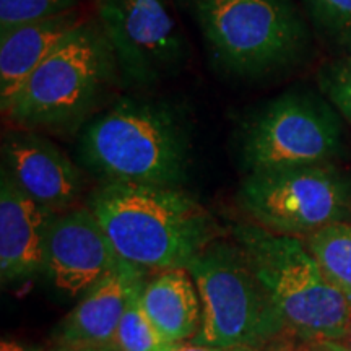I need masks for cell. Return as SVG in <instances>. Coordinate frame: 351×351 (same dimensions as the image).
Listing matches in <instances>:
<instances>
[{
	"label": "cell",
	"mask_w": 351,
	"mask_h": 351,
	"mask_svg": "<svg viewBox=\"0 0 351 351\" xmlns=\"http://www.w3.org/2000/svg\"><path fill=\"white\" fill-rule=\"evenodd\" d=\"M88 16L80 8L0 32V109L10 106L32 73Z\"/></svg>",
	"instance_id": "obj_14"
},
{
	"label": "cell",
	"mask_w": 351,
	"mask_h": 351,
	"mask_svg": "<svg viewBox=\"0 0 351 351\" xmlns=\"http://www.w3.org/2000/svg\"><path fill=\"white\" fill-rule=\"evenodd\" d=\"M124 88L116 54L95 16L32 73L2 114L19 129L65 134L90 122Z\"/></svg>",
	"instance_id": "obj_4"
},
{
	"label": "cell",
	"mask_w": 351,
	"mask_h": 351,
	"mask_svg": "<svg viewBox=\"0 0 351 351\" xmlns=\"http://www.w3.org/2000/svg\"><path fill=\"white\" fill-rule=\"evenodd\" d=\"M343 117L320 91L289 88L258 106L239 129L245 173L332 163L343 152Z\"/></svg>",
	"instance_id": "obj_7"
},
{
	"label": "cell",
	"mask_w": 351,
	"mask_h": 351,
	"mask_svg": "<svg viewBox=\"0 0 351 351\" xmlns=\"http://www.w3.org/2000/svg\"><path fill=\"white\" fill-rule=\"evenodd\" d=\"M57 215L26 194L2 166L0 276L3 285L32 278L44 270L47 236Z\"/></svg>",
	"instance_id": "obj_12"
},
{
	"label": "cell",
	"mask_w": 351,
	"mask_h": 351,
	"mask_svg": "<svg viewBox=\"0 0 351 351\" xmlns=\"http://www.w3.org/2000/svg\"><path fill=\"white\" fill-rule=\"evenodd\" d=\"M77 153L103 182L181 187L191 166L189 117L173 101L117 96L83 125Z\"/></svg>",
	"instance_id": "obj_1"
},
{
	"label": "cell",
	"mask_w": 351,
	"mask_h": 351,
	"mask_svg": "<svg viewBox=\"0 0 351 351\" xmlns=\"http://www.w3.org/2000/svg\"><path fill=\"white\" fill-rule=\"evenodd\" d=\"M339 343L343 346L346 351H351V319L348 322V327H346V330L343 333V337L339 340Z\"/></svg>",
	"instance_id": "obj_25"
},
{
	"label": "cell",
	"mask_w": 351,
	"mask_h": 351,
	"mask_svg": "<svg viewBox=\"0 0 351 351\" xmlns=\"http://www.w3.org/2000/svg\"><path fill=\"white\" fill-rule=\"evenodd\" d=\"M234 238L269 289L288 335L301 341L343 337L351 301L328 282L304 241L256 223L236 226Z\"/></svg>",
	"instance_id": "obj_5"
},
{
	"label": "cell",
	"mask_w": 351,
	"mask_h": 351,
	"mask_svg": "<svg viewBox=\"0 0 351 351\" xmlns=\"http://www.w3.org/2000/svg\"><path fill=\"white\" fill-rule=\"evenodd\" d=\"M238 205L265 230L309 236L351 219V178L333 163L256 171L241 182Z\"/></svg>",
	"instance_id": "obj_8"
},
{
	"label": "cell",
	"mask_w": 351,
	"mask_h": 351,
	"mask_svg": "<svg viewBox=\"0 0 351 351\" xmlns=\"http://www.w3.org/2000/svg\"><path fill=\"white\" fill-rule=\"evenodd\" d=\"M145 270L122 258L116 270L90 288L60 322L59 345H111L127 306L142 291Z\"/></svg>",
	"instance_id": "obj_13"
},
{
	"label": "cell",
	"mask_w": 351,
	"mask_h": 351,
	"mask_svg": "<svg viewBox=\"0 0 351 351\" xmlns=\"http://www.w3.org/2000/svg\"><path fill=\"white\" fill-rule=\"evenodd\" d=\"M293 351H346L339 341L335 340H315V341H302Z\"/></svg>",
	"instance_id": "obj_21"
},
{
	"label": "cell",
	"mask_w": 351,
	"mask_h": 351,
	"mask_svg": "<svg viewBox=\"0 0 351 351\" xmlns=\"http://www.w3.org/2000/svg\"><path fill=\"white\" fill-rule=\"evenodd\" d=\"M122 257L88 207L59 213L46 244L44 271L69 296L86 293L116 270Z\"/></svg>",
	"instance_id": "obj_10"
},
{
	"label": "cell",
	"mask_w": 351,
	"mask_h": 351,
	"mask_svg": "<svg viewBox=\"0 0 351 351\" xmlns=\"http://www.w3.org/2000/svg\"><path fill=\"white\" fill-rule=\"evenodd\" d=\"M302 241L328 282L351 301V219L328 225Z\"/></svg>",
	"instance_id": "obj_16"
},
{
	"label": "cell",
	"mask_w": 351,
	"mask_h": 351,
	"mask_svg": "<svg viewBox=\"0 0 351 351\" xmlns=\"http://www.w3.org/2000/svg\"><path fill=\"white\" fill-rule=\"evenodd\" d=\"M86 207L117 254L143 270L186 269L217 239V221L181 187L103 182Z\"/></svg>",
	"instance_id": "obj_3"
},
{
	"label": "cell",
	"mask_w": 351,
	"mask_h": 351,
	"mask_svg": "<svg viewBox=\"0 0 351 351\" xmlns=\"http://www.w3.org/2000/svg\"><path fill=\"white\" fill-rule=\"evenodd\" d=\"M265 351H267V350H265Z\"/></svg>",
	"instance_id": "obj_26"
},
{
	"label": "cell",
	"mask_w": 351,
	"mask_h": 351,
	"mask_svg": "<svg viewBox=\"0 0 351 351\" xmlns=\"http://www.w3.org/2000/svg\"><path fill=\"white\" fill-rule=\"evenodd\" d=\"M202 304L192 343L267 350L285 326L269 289L238 243L215 239L187 263Z\"/></svg>",
	"instance_id": "obj_6"
},
{
	"label": "cell",
	"mask_w": 351,
	"mask_h": 351,
	"mask_svg": "<svg viewBox=\"0 0 351 351\" xmlns=\"http://www.w3.org/2000/svg\"><path fill=\"white\" fill-rule=\"evenodd\" d=\"M171 0H93L95 19L111 43L124 88L145 90L178 77L191 47Z\"/></svg>",
	"instance_id": "obj_9"
},
{
	"label": "cell",
	"mask_w": 351,
	"mask_h": 351,
	"mask_svg": "<svg viewBox=\"0 0 351 351\" xmlns=\"http://www.w3.org/2000/svg\"><path fill=\"white\" fill-rule=\"evenodd\" d=\"M194 23L219 75L269 82L307 64L313 26L295 0H173Z\"/></svg>",
	"instance_id": "obj_2"
},
{
	"label": "cell",
	"mask_w": 351,
	"mask_h": 351,
	"mask_svg": "<svg viewBox=\"0 0 351 351\" xmlns=\"http://www.w3.org/2000/svg\"><path fill=\"white\" fill-rule=\"evenodd\" d=\"M2 166L26 194L56 213L72 210L82 195L80 169L41 132L20 129L5 135Z\"/></svg>",
	"instance_id": "obj_11"
},
{
	"label": "cell",
	"mask_w": 351,
	"mask_h": 351,
	"mask_svg": "<svg viewBox=\"0 0 351 351\" xmlns=\"http://www.w3.org/2000/svg\"><path fill=\"white\" fill-rule=\"evenodd\" d=\"M140 295L134 296L122 315L119 327L114 335L111 346L117 351H171L176 341H171L153 326L145 314Z\"/></svg>",
	"instance_id": "obj_18"
},
{
	"label": "cell",
	"mask_w": 351,
	"mask_h": 351,
	"mask_svg": "<svg viewBox=\"0 0 351 351\" xmlns=\"http://www.w3.org/2000/svg\"><path fill=\"white\" fill-rule=\"evenodd\" d=\"M0 351H39V350L29 348V346L21 345V343H19V341L2 340V343H0Z\"/></svg>",
	"instance_id": "obj_24"
},
{
	"label": "cell",
	"mask_w": 351,
	"mask_h": 351,
	"mask_svg": "<svg viewBox=\"0 0 351 351\" xmlns=\"http://www.w3.org/2000/svg\"><path fill=\"white\" fill-rule=\"evenodd\" d=\"M171 351H263V350H256V348H223V346H210V345H199L192 343V341H182V343H178Z\"/></svg>",
	"instance_id": "obj_22"
},
{
	"label": "cell",
	"mask_w": 351,
	"mask_h": 351,
	"mask_svg": "<svg viewBox=\"0 0 351 351\" xmlns=\"http://www.w3.org/2000/svg\"><path fill=\"white\" fill-rule=\"evenodd\" d=\"M319 91L351 124V54L328 60L317 72Z\"/></svg>",
	"instance_id": "obj_19"
},
{
	"label": "cell",
	"mask_w": 351,
	"mask_h": 351,
	"mask_svg": "<svg viewBox=\"0 0 351 351\" xmlns=\"http://www.w3.org/2000/svg\"><path fill=\"white\" fill-rule=\"evenodd\" d=\"M83 0H0V32L28 21L78 10Z\"/></svg>",
	"instance_id": "obj_20"
},
{
	"label": "cell",
	"mask_w": 351,
	"mask_h": 351,
	"mask_svg": "<svg viewBox=\"0 0 351 351\" xmlns=\"http://www.w3.org/2000/svg\"><path fill=\"white\" fill-rule=\"evenodd\" d=\"M140 302L152 324L176 343L192 340L202 322L199 291L186 269L163 270L145 283Z\"/></svg>",
	"instance_id": "obj_15"
},
{
	"label": "cell",
	"mask_w": 351,
	"mask_h": 351,
	"mask_svg": "<svg viewBox=\"0 0 351 351\" xmlns=\"http://www.w3.org/2000/svg\"><path fill=\"white\" fill-rule=\"evenodd\" d=\"M54 351H117L111 345H59Z\"/></svg>",
	"instance_id": "obj_23"
},
{
	"label": "cell",
	"mask_w": 351,
	"mask_h": 351,
	"mask_svg": "<svg viewBox=\"0 0 351 351\" xmlns=\"http://www.w3.org/2000/svg\"><path fill=\"white\" fill-rule=\"evenodd\" d=\"M311 26L341 54H351V0H301Z\"/></svg>",
	"instance_id": "obj_17"
}]
</instances>
